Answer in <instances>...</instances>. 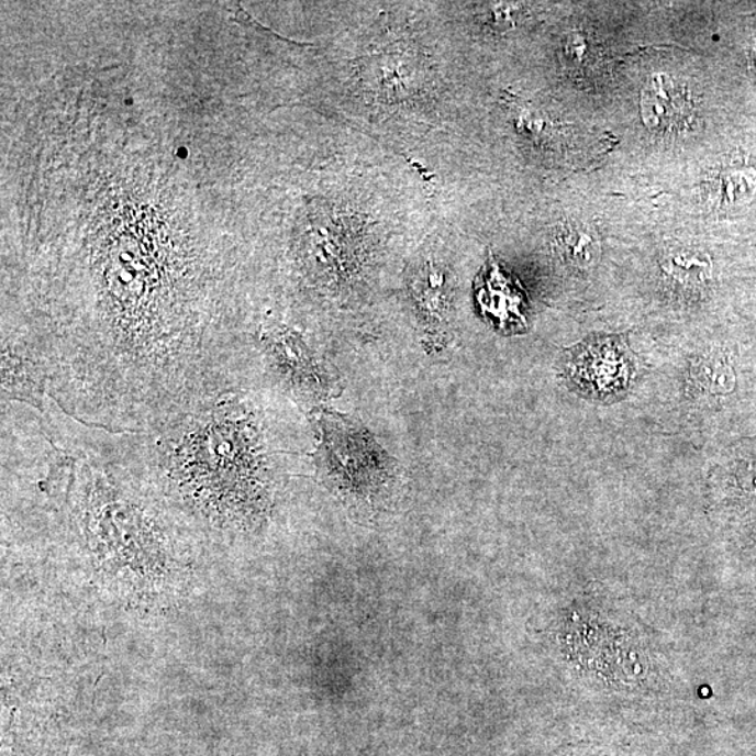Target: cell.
I'll return each instance as SVG.
<instances>
[{"label": "cell", "mask_w": 756, "mask_h": 756, "mask_svg": "<svg viewBox=\"0 0 756 756\" xmlns=\"http://www.w3.org/2000/svg\"><path fill=\"white\" fill-rule=\"evenodd\" d=\"M248 381L192 403L142 434L163 497L218 534L269 518L284 449Z\"/></svg>", "instance_id": "1"}, {"label": "cell", "mask_w": 756, "mask_h": 756, "mask_svg": "<svg viewBox=\"0 0 756 756\" xmlns=\"http://www.w3.org/2000/svg\"><path fill=\"white\" fill-rule=\"evenodd\" d=\"M254 352L267 366L274 382L296 400L315 403L332 396L334 380L299 331L278 323L259 325L255 331Z\"/></svg>", "instance_id": "2"}, {"label": "cell", "mask_w": 756, "mask_h": 756, "mask_svg": "<svg viewBox=\"0 0 756 756\" xmlns=\"http://www.w3.org/2000/svg\"><path fill=\"white\" fill-rule=\"evenodd\" d=\"M635 360L620 336H601L577 345L566 360L567 377L581 392L596 398H612L630 387Z\"/></svg>", "instance_id": "3"}, {"label": "cell", "mask_w": 756, "mask_h": 756, "mask_svg": "<svg viewBox=\"0 0 756 756\" xmlns=\"http://www.w3.org/2000/svg\"><path fill=\"white\" fill-rule=\"evenodd\" d=\"M44 363L22 332L2 326V402L43 410L48 400Z\"/></svg>", "instance_id": "4"}, {"label": "cell", "mask_w": 756, "mask_h": 756, "mask_svg": "<svg viewBox=\"0 0 756 756\" xmlns=\"http://www.w3.org/2000/svg\"><path fill=\"white\" fill-rule=\"evenodd\" d=\"M642 119L658 134H681L694 120V101L686 86L670 75L656 74L643 87Z\"/></svg>", "instance_id": "5"}, {"label": "cell", "mask_w": 756, "mask_h": 756, "mask_svg": "<svg viewBox=\"0 0 756 756\" xmlns=\"http://www.w3.org/2000/svg\"><path fill=\"white\" fill-rule=\"evenodd\" d=\"M477 300L483 314L500 330L514 332L524 329V294L513 284V279L502 273L492 257L479 275Z\"/></svg>", "instance_id": "6"}, {"label": "cell", "mask_w": 756, "mask_h": 756, "mask_svg": "<svg viewBox=\"0 0 756 756\" xmlns=\"http://www.w3.org/2000/svg\"><path fill=\"white\" fill-rule=\"evenodd\" d=\"M413 294L426 321L429 344L433 347L447 345V292L446 275L441 269L426 265L419 270L412 284Z\"/></svg>", "instance_id": "7"}, {"label": "cell", "mask_w": 756, "mask_h": 756, "mask_svg": "<svg viewBox=\"0 0 756 756\" xmlns=\"http://www.w3.org/2000/svg\"><path fill=\"white\" fill-rule=\"evenodd\" d=\"M664 284L681 296L702 294L712 278V263L707 254L692 248H677L662 260Z\"/></svg>", "instance_id": "8"}, {"label": "cell", "mask_w": 756, "mask_h": 756, "mask_svg": "<svg viewBox=\"0 0 756 756\" xmlns=\"http://www.w3.org/2000/svg\"><path fill=\"white\" fill-rule=\"evenodd\" d=\"M555 248L564 263L579 269L594 267L601 257L600 238L585 223L562 224L555 234Z\"/></svg>", "instance_id": "9"}, {"label": "cell", "mask_w": 756, "mask_h": 756, "mask_svg": "<svg viewBox=\"0 0 756 756\" xmlns=\"http://www.w3.org/2000/svg\"><path fill=\"white\" fill-rule=\"evenodd\" d=\"M692 387L702 394L727 396L735 387V373L729 357L710 352L694 363L691 369Z\"/></svg>", "instance_id": "10"}, {"label": "cell", "mask_w": 756, "mask_h": 756, "mask_svg": "<svg viewBox=\"0 0 756 756\" xmlns=\"http://www.w3.org/2000/svg\"><path fill=\"white\" fill-rule=\"evenodd\" d=\"M756 192V170L753 167H734L720 173L713 182V196L724 207L744 205Z\"/></svg>", "instance_id": "11"}]
</instances>
